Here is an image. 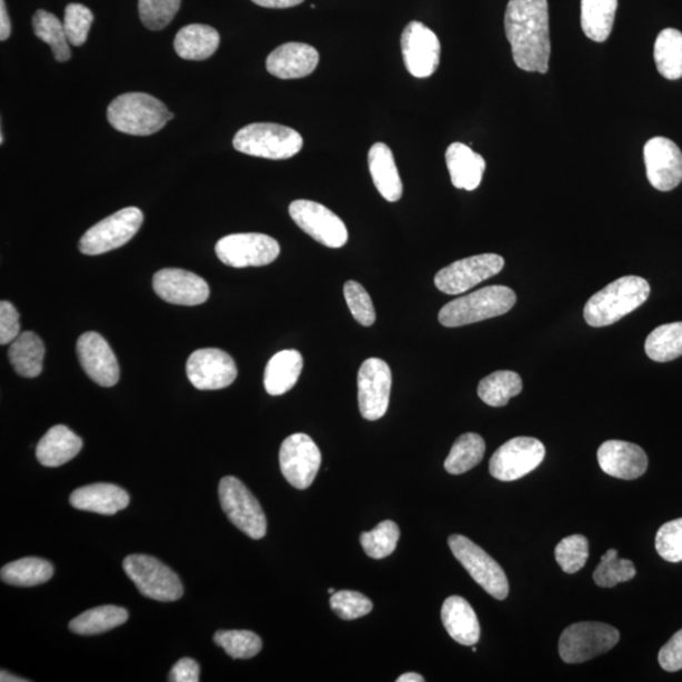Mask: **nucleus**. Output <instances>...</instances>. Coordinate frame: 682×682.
Returning a JSON list of instances; mask_svg holds the SVG:
<instances>
[{
  "instance_id": "nucleus-41",
  "label": "nucleus",
  "mask_w": 682,
  "mask_h": 682,
  "mask_svg": "<svg viewBox=\"0 0 682 682\" xmlns=\"http://www.w3.org/2000/svg\"><path fill=\"white\" fill-rule=\"evenodd\" d=\"M400 528L393 521H383L378 526L361 534V543L368 556L384 559L393 554L400 540Z\"/></svg>"
},
{
  "instance_id": "nucleus-51",
  "label": "nucleus",
  "mask_w": 682,
  "mask_h": 682,
  "mask_svg": "<svg viewBox=\"0 0 682 682\" xmlns=\"http://www.w3.org/2000/svg\"><path fill=\"white\" fill-rule=\"evenodd\" d=\"M171 682H199L200 668L197 661L185 658L180 660L170 672Z\"/></svg>"
},
{
  "instance_id": "nucleus-24",
  "label": "nucleus",
  "mask_w": 682,
  "mask_h": 682,
  "mask_svg": "<svg viewBox=\"0 0 682 682\" xmlns=\"http://www.w3.org/2000/svg\"><path fill=\"white\" fill-rule=\"evenodd\" d=\"M70 503L80 511L112 515L127 509L129 494L116 484L97 483L72 492Z\"/></svg>"
},
{
  "instance_id": "nucleus-43",
  "label": "nucleus",
  "mask_w": 682,
  "mask_h": 682,
  "mask_svg": "<svg viewBox=\"0 0 682 682\" xmlns=\"http://www.w3.org/2000/svg\"><path fill=\"white\" fill-rule=\"evenodd\" d=\"M181 0H140L138 11L146 27L151 31H161L178 14Z\"/></svg>"
},
{
  "instance_id": "nucleus-2",
  "label": "nucleus",
  "mask_w": 682,
  "mask_h": 682,
  "mask_svg": "<svg viewBox=\"0 0 682 682\" xmlns=\"http://www.w3.org/2000/svg\"><path fill=\"white\" fill-rule=\"evenodd\" d=\"M650 292L646 280L638 275H625L608 284L586 302L584 319L593 328L610 327L642 307Z\"/></svg>"
},
{
  "instance_id": "nucleus-1",
  "label": "nucleus",
  "mask_w": 682,
  "mask_h": 682,
  "mask_svg": "<svg viewBox=\"0 0 682 682\" xmlns=\"http://www.w3.org/2000/svg\"><path fill=\"white\" fill-rule=\"evenodd\" d=\"M504 29L518 67L546 73L551 54L548 0H510Z\"/></svg>"
},
{
  "instance_id": "nucleus-37",
  "label": "nucleus",
  "mask_w": 682,
  "mask_h": 682,
  "mask_svg": "<svg viewBox=\"0 0 682 682\" xmlns=\"http://www.w3.org/2000/svg\"><path fill=\"white\" fill-rule=\"evenodd\" d=\"M485 442L481 435L468 432L460 437L445 460L447 472L453 475L464 474L482 462Z\"/></svg>"
},
{
  "instance_id": "nucleus-15",
  "label": "nucleus",
  "mask_w": 682,
  "mask_h": 682,
  "mask_svg": "<svg viewBox=\"0 0 682 682\" xmlns=\"http://www.w3.org/2000/svg\"><path fill=\"white\" fill-rule=\"evenodd\" d=\"M501 255L487 253L465 258L445 267L435 275V285L447 294H460L493 278L503 270Z\"/></svg>"
},
{
  "instance_id": "nucleus-31",
  "label": "nucleus",
  "mask_w": 682,
  "mask_h": 682,
  "mask_svg": "<svg viewBox=\"0 0 682 682\" xmlns=\"http://www.w3.org/2000/svg\"><path fill=\"white\" fill-rule=\"evenodd\" d=\"M44 354L42 339L32 331L21 333L8 350L9 362L24 378H36L42 373Z\"/></svg>"
},
{
  "instance_id": "nucleus-47",
  "label": "nucleus",
  "mask_w": 682,
  "mask_h": 682,
  "mask_svg": "<svg viewBox=\"0 0 682 682\" xmlns=\"http://www.w3.org/2000/svg\"><path fill=\"white\" fill-rule=\"evenodd\" d=\"M344 298L353 318L363 327H372L375 321V310L370 294L361 283L348 281L344 284Z\"/></svg>"
},
{
  "instance_id": "nucleus-23",
  "label": "nucleus",
  "mask_w": 682,
  "mask_h": 682,
  "mask_svg": "<svg viewBox=\"0 0 682 682\" xmlns=\"http://www.w3.org/2000/svg\"><path fill=\"white\" fill-rule=\"evenodd\" d=\"M320 60L317 49L307 43L290 42L280 46L267 58V71L283 79H302L315 71Z\"/></svg>"
},
{
  "instance_id": "nucleus-9",
  "label": "nucleus",
  "mask_w": 682,
  "mask_h": 682,
  "mask_svg": "<svg viewBox=\"0 0 682 682\" xmlns=\"http://www.w3.org/2000/svg\"><path fill=\"white\" fill-rule=\"evenodd\" d=\"M126 574L141 594L159 602H174L183 594L178 574L149 555H129L123 562Z\"/></svg>"
},
{
  "instance_id": "nucleus-11",
  "label": "nucleus",
  "mask_w": 682,
  "mask_h": 682,
  "mask_svg": "<svg viewBox=\"0 0 682 682\" xmlns=\"http://www.w3.org/2000/svg\"><path fill=\"white\" fill-rule=\"evenodd\" d=\"M221 262L233 269L262 267L278 260L281 247L272 237L260 233H239L221 238L215 245Z\"/></svg>"
},
{
  "instance_id": "nucleus-29",
  "label": "nucleus",
  "mask_w": 682,
  "mask_h": 682,
  "mask_svg": "<svg viewBox=\"0 0 682 682\" xmlns=\"http://www.w3.org/2000/svg\"><path fill=\"white\" fill-rule=\"evenodd\" d=\"M220 44L219 32L207 24H189L174 37V51L183 60L202 61L217 52Z\"/></svg>"
},
{
  "instance_id": "nucleus-12",
  "label": "nucleus",
  "mask_w": 682,
  "mask_h": 682,
  "mask_svg": "<svg viewBox=\"0 0 682 682\" xmlns=\"http://www.w3.org/2000/svg\"><path fill=\"white\" fill-rule=\"evenodd\" d=\"M545 455V445L540 440L514 438L495 451L490 462V472L498 481H518L533 472Z\"/></svg>"
},
{
  "instance_id": "nucleus-48",
  "label": "nucleus",
  "mask_w": 682,
  "mask_h": 682,
  "mask_svg": "<svg viewBox=\"0 0 682 682\" xmlns=\"http://www.w3.org/2000/svg\"><path fill=\"white\" fill-rule=\"evenodd\" d=\"M659 555L669 562L682 561V519L670 521L656 534Z\"/></svg>"
},
{
  "instance_id": "nucleus-22",
  "label": "nucleus",
  "mask_w": 682,
  "mask_h": 682,
  "mask_svg": "<svg viewBox=\"0 0 682 682\" xmlns=\"http://www.w3.org/2000/svg\"><path fill=\"white\" fill-rule=\"evenodd\" d=\"M598 463L608 475L633 481L646 473L649 458L632 442L610 440L598 450Z\"/></svg>"
},
{
  "instance_id": "nucleus-4",
  "label": "nucleus",
  "mask_w": 682,
  "mask_h": 682,
  "mask_svg": "<svg viewBox=\"0 0 682 682\" xmlns=\"http://www.w3.org/2000/svg\"><path fill=\"white\" fill-rule=\"evenodd\" d=\"M518 297L505 285H490L447 303L439 312L441 325L459 328L504 315Z\"/></svg>"
},
{
  "instance_id": "nucleus-13",
  "label": "nucleus",
  "mask_w": 682,
  "mask_h": 682,
  "mask_svg": "<svg viewBox=\"0 0 682 682\" xmlns=\"http://www.w3.org/2000/svg\"><path fill=\"white\" fill-rule=\"evenodd\" d=\"M392 372L382 359L371 358L358 373V402L363 419L377 421L389 410Z\"/></svg>"
},
{
  "instance_id": "nucleus-38",
  "label": "nucleus",
  "mask_w": 682,
  "mask_h": 682,
  "mask_svg": "<svg viewBox=\"0 0 682 682\" xmlns=\"http://www.w3.org/2000/svg\"><path fill=\"white\" fill-rule=\"evenodd\" d=\"M646 354L654 362L666 363L682 355V322L661 325L644 343Z\"/></svg>"
},
{
  "instance_id": "nucleus-16",
  "label": "nucleus",
  "mask_w": 682,
  "mask_h": 682,
  "mask_svg": "<svg viewBox=\"0 0 682 682\" xmlns=\"http://www.w3.org/2000/svg\"><path fill=\"white\" fill-rule=\"evenodd\" d=\"M321 465L320 449L309 435L293 434L282 442L280 467L285 481L298 490H308Z\"/></svg>"
},
{
  "instance_id": "nucleus-36",
  "label": "nucleus",
  "mask_w": 682,
  "mask_h": 682,
  "mask_svg": "<svg viewBox=\"0 0 682 682\" xmlns=\"http://www.w3.org/2000/svg\"><path fill=\"white\" fill-rule=\"evenodd\" d=\"M53 575L51 562L39 558H26L11 562L2 569V580L9 585L36 586L41 585Z\"/></svg>"
},
{
  "instance_id": "nucleus-54",
  "label": "nucleus",
  "mask_w": 682,
  "mask_h": 682,
  "mask_svg": "<svg viewBox=\"0 0 682 682\" xmlns=\"http://www.w3.org/2000/svg\"><path fill=\"white\" fill-rule=\"evenodd\" d=\"M423 681H425V679H423L419 674H414V672H409V674H403L398 679V682H423Z\"/></svg>"
},
{
  "instance_id": "nucleus-46",
  "label": "nucleus",
  "mask_w": 682,
  "mask_h": 682,
  "mask_svg": "<svg viewBox=\"0 0 682 682\" xmlns=\"http://www.w3.org/2000/svg\"><path fill=\"white\" fill-rule=\"evenodd\" d=\"M330 606L341 620L353 621L373 611V603L353 590H340L330 598Z\"/></svg>"
},
{
  "instance_id": "nucleus-10",
  "label": "nucleus",
  "mask_w": 682,
  "mask_h": 682,
  "mask_svg": "<svg viewBox=\"0 0 682 682\" xmlns=\"http://www.w3.org/2000/svg\"><path fill=\"white\" fill-rule=\"evenodd\" d=\"M143 224V213L138 208L117 211L82 235L79 249L82 254L99 255L127 244Z\"/></svg>"
},
{
  "instance_id": "nucleus-27",
  "label": "nucleus",
  "mask_w": 682,
  "mask_h": 682,
  "mask_svg": "<svg viewBox=\"0 0 682 682\" xmlns=\"http://www.w3.org/2000/svg\"><path fill=\"white\" fill-rule=\"evenodd\" d=\"M368 164L378 192L387 201H399L403 185L390 147L381 142L373 144L368 153Z\"/></svg>"
},
{
  "instance_id": "nucleus-17",
  "label": "nucleus",
  "mask_w": 682,
  "mask_h": 682,
  "mask_svg": "<svg viewBox=\"0 0 682 682\" xmlns=\"http://www.w3.org/2000/svg\"><path fill=\"white\" fill-rule=\"evenodd\" d=\"M405 69L412 77L425 79L435 73L440 63L441 44L434 31L421 22H410L401 37Z\"/></svg>"
},
{
  "instance_id": "nucleus-5",
  "label": "nucleus",
  "mask_w": 682,
  "mask_h": 682,
  "mask_svg": "<svg viewBox=\"0 0 682 682\" xmlns=\"http://www.w3.org/2000/svg\"><path fill=\"white\" fill-rule=\"evenodd\" d=\"M234 149L248 156L269 160H289L302 150L303 140L290 127L273 123L245 126L233 140Z\"/></svg>"
},
{
  "instance_id": "nucleus-33",
  "label": "nucleus",
  "mask_w": 682,
  "mask_h": 682,
  "mask_svg": "<svg viewBox=\"0 0 682 682\" xmlns=\"http://www.w3.org/2000/svg\"><path fill=\"white\" fill-rule=\"evenodd\" d=\"M128 621V612L117 605H101L87 611L69 624L73 633L81 635L100 634L117 629Z\"/></svg>"
},
{
  "instance_id": "nucleus-56",
  "label": "nucleus",
  "mask_w": 682,
  "mask_h": 682,
  "mask_svg": "<svg viewBox=\"0 0 682 682\" xmlns=\"http://www.w3.org/2000/svg\"><path fill=\"white\" fill-rule=\"evenodd\" d=\"M329 594L333 595L335 593V590L333 588L328 590Z\"/></svg>"
},
{
  "instance_id": "nucleus-26",
  "label": "nucleus",
  "mask_w": 682,
  "mask_h": 682,
  "mask_svg": "<svg viewBox=\"0 0 682 682\" xmlns=\"http://www.w3.org/2000/svg\"><path fill=\"white\" fill-rule=\"evenodd\" d=\"M445 160L451 182L457 189L473 191L481 185L485 171V161L481 154L457 142L448 147Z\"/></svg>"
},
{
  "instance_id": "nucleus-49",
  "label": "nucleus",
  "mask_w": 682,
  "mask_h": 682,
  "mask_svg": "<svg viewBox=\"0 0 682 682\" xmlns=\"http://www.w3.org/2000/svg\"><path fill=\"white\" fill-rule=\"evenodd\" d=\"M20 335V313H18L11 302H0V344L13 343Z\"/></svg>"
},
{
  "instance_id": "nucleus-45",
  "label": "nucleus",
  "mask_w": 682,
  "mask_h": 682,
  "mask_svg": "<svg viewBox=\"0 0 682 682\" xmlns=\"http://www.w3.org/2000/svg\"><path fill=\"white\" fill-rule=\"evenodd\" d=\"M94 14L86 6L71 3L64 9L63 27L71 46L80 48L88 40Z\"/></svg>"
},
{
  "instance_id": "nucleus-50",
  "label": "nucleus",
  "mask_w": 682,
  "mask_h": 682,
  "mask_svg": "<svg viewBox=\"0 0 682 682\" xmlns=\"http://www.w3.org/2000/svg\"><path fill=\"white\" fill-rule=\"evenodd\" d=\"M659 662L665 671L676 672L682 670V630L672 635V639L661 649Z\"/></svg>"
},
{
  "instance_id": "nucleus-34",
  "label": "nucleus",
  "mask_w": 682,
  "mask_h": 682,
  "mask_svg": "<svg viewBox=\"0 0 682 682\" xmlns=\"http://www.w3.org/2000/svg\"><path fill=\"white\" fill-rule=\"evenodd\" d=\"M520 374L511 371H498L484 378L478 385V395L492 408H503L512 398L522 392Z\"/></svg>"
},
{
  "instance_id": "nucleus-53",
  "label": "nucleus",
  "mask_w": 682,
  "mask_h": 682,
  "mask_svg": "<svg viewBox=\"0 0 682 682\" xmlns=\"http://www.w3.org/2000/svg\"><path fill=\"white\" fill-rule=\"evenodd\" d=\"M257 6L264 8L284 9L297 7L303 2V0H252Z\"/></svg>"
},
{
  "instance_id": "nucleus-55",
  "label": "nucleus",
  "mask_w": 682,
  "mask_h": 682,
  "mask_svg": "<svg viewBox=\"0 0 682 682\" xmlns=\"http://www.w3.org/2000/svg\"><path fill=\"white\" fill-rule=\"evenodd\" d=\"M0 676H2V678H0V680H2V682H9V681H12V682H20V681L24 682V681H29V680H24V679H18L17 676L9 674V672H7L4 670H2V675H0Z\"/></svg>"
},
{
  "instance_id": "nucleus-6",
  "label": "nucleus",
  "mask_w": 682,
  "mask_h": 682,
  "mask_svg": "<svg viewBox=\"0 0 682 682\" xmlns=\"http://www.w3.org/2000/svg\"><path fill=\"white\" fill-rule=\"evenodd\" d=\"M621 634L614 626L599 622L571 624L562 632L559 653L566 663H582L615 648Z\"/></svg>"
},
{
  "instance_id": "nucleus-7",
  "label": "nucleus",
  "mask_w": 682,
  "mask_h": 682,
  "mask_svg": "<svg viewBox=\"0 0 682 682\" xmlns=\"http://www.w3.org/2000/svg\"><path fill=\"white\" fill-rule=\"evenodd\" d=\"M221 509L234 526L253 540L267 533V520L260 502L248 488L234 477L221 479L219 484Z\"/></svg>"
},
{
  "instance_id": "nucleus-18",
  "label": "nucleus",
  "mask_w": 682,
  "mask_h": 682,
  "mask_svg": "<svg viewBox=\"0 0 682 682\" xmlns=\"http://www.w3.org/2000/svg\"><path fill=\"white\" fill-rule=\"evenodd\" d=\"M189 380L200 391L227 389L238 375L234 359L223 350L207 348L193 352L187 363Z\"/></svg>"
},
{
  "instance_id": "nucleus-32",
  "label": "nucleus",
  "mask_w": 682,
  "mask_h": 682,
  "mask_svg": "<svg viewBox=\"0 0 682 682\" xmlns=\"http://www.w3.org/2000/svg\"><path fill=\"white\" fill-rule=\"evenodd\" d=\"M619 0H582V29L588 39L604 42L611 36Z\"/></svg>"
},
{
  "instance_id": "nucleus-35",
  "label": "nucleus",
  "mask_w": 682,
  "mask_h": 682,
  "mask_svg": "<svg viewBox=\"0 0 682 682\" xmlns=\"http://www.w3.org/2000/svg\"><path fill=\"white\" fill-rule=\"evenodd\" d=\"M654 62L661 76L668 80L682 78V33L675 29L660 32L654 42Z\"/></svg>"
},
{
  "instance_id": "nucleus-8",
  "label": "nucleus",
  "mask_w": 682,
  "mask_h": 682,
  "mask_svg": "<svg viewBox=\"0 0 682 682\" xmlns=\"http://www.w3.org/2000/svg\"><path fill=\"white\" fill-rule=\"evenodd\" d=\"M449 548L462 564L470 576L481 585L485 592L498 601H504L510 593L509 579H507L500 564L487 552L475 545L462 534L449 538Z\"/></svg>"
},
{
  "instance_id": "nucleus-30",
  "label": "nucleus",
  "mask_w": 682,
  "mask_h": 682,
  "mask_svg": "<svg viewBox=\"0 0 682 682\" xmlns=\"http://www.w3.org/2000/svg\"><path fill=\"white\" fill-rule=\"evenodd\" d=\"M303 359L298 350H282L265 367L264 389L271 395H281L298 383Z\"/></svg>"
},
{
  "instance_id": "nucleus-25",
  "label": "nucleus",
  "mask_w": 682,
  "mask_h": 682,
  "mask_svg": "<svg viewBox=\"0 0 682 682\" xmlns=\"http://www.w3.org/2000/svg\"><path fill=\"white\" fill-rule=\"evenodd\" d=\"M441 620L450 638L463 646H474L481 639V624L464 598L449 596L442 604Z\"/></svg>"
},
{
  "instance_id": "nucleus-40",
  "label": "nucleus",
  "mask_w": 682,
  "mask_h": 682,
  "mask_svg": "<svg viewBox=\"0 0 682 682\" xmlns=\"http://www.w3.org/2000/svg\"><path fill=\"white\" fill-rule=\"evenodd\" d=\"M638 570L631 560L620 559L619 551L608 550L602 556L601 564L594 571V582L601 588H613L621 583L630 582Z\"/></svg>"
},
{
  "instance_id": "nucleus-44",
  "label": "nucleus",
  "mask_w": 682,
  "mask_h": 682,
  "mask_svg": "<svg viewBox=\"0 0 682 682\" xmlns=\"http://www.w3.org/2000/svg\"><path fill=\"white\" fill-rule=\"evenodd\" d=\"M589 556V542L582 534L561 540L555 549L558 564L566 574H575L582 570Z\"/></svg>"
},
{
  "instance_id": "nucleus-42",
  "label": "nucleus",
  "mask_w": 682,
  "mask_h": 682,
  "mask_svg": "<svg viewBox=\"0 0 682 682\" xmlns=\"http://www.w3.org/2000/svg\"><path fill=\"white\" fill-rule=\"evenodd\" d=\"M214 641L232 659H252L262 650L260 635L251 631H219Z\"/></svg>"
},
{
  "instance_id": "nucleus-14",
  "label": "nucleus",
  "mask_w": 682,
  "mask_h": 682,
  "mask_svg": "<svg viewBox=\"0 0 682 682\" xmlns=\"http://www.w3.org/2000/svg\"><path fill=\"white\" fill-rule=\"evenodd\" d=\"M289 211L294 223L320 244L329 248L347 244L348 229L344 221L319 202L297 200Z\"/></svg>"
},
{
  "instance_id": "nucleus-21",
  "label": "nucleus",
  "mask_w": 682,
  "mask_h": 682,
  "mask_svg": "<svg viewBox=\"0 0 682 682\" xmlns=\"http://www.w3.org/2000/svg\"><path fill=\"white\" fill-rule=\"evenodd\" d=\"M77 352L82 370L101 387H113L119 381V364L113 349L108 341L88 331L82 334L77 344Z\"/></svg>"
},
{
  "instance_id": "nucleus-20",
  "label": "nucleus",
  "mask_w": 682,
  "mask_h": 682,
  "mask_svg": "<svg viewBox=\"0 0 682 682\" xmlns=\"http://www.w3.org/2000/svg\"><path fill=\"white\" fill-rule=\"evenodd\" d=\"M157 297L173 305L197 307L208 301L209 284L200 275L179 269H164L153 275Z\"/></svg>"
},
{
  "instance_id": "nucleus-19",
  "label": "nucleus",
  "mask_w": 682,
  "mask_h": 682,
  "mask_svg": "<svg viewBox=\"0 0 682 682\" xmlns=\"http://www.w3.org/2000/svg\"><path fill=\"white\" fill-rule=\"evenodd\" d=\"M648 178L660 191H671L682 181V152L675 142L665 137H654L643 149Z\"/></svg>"
},
{
  "instance_id": "nucleus-3",
  "label": "nucleus",
  "mask_w": 682,
  "mask_h": 682,
  "mask_svg": "<svg viewBox=\"0 0 682 682\" xmlns=\"http://www.w3.org/2000/svg\"><path fill=\"white\" fill-rule=\"evenodd\" d=\"M107 117L118 132L141 137L160 132L173 119L161 100L144 93L117 97L110 103Z\"/></svg>"
},
{
  "instance_id": "nucleus-39",
  "label": "nucleus",
  "mask_w": 682,
  "mask_h": 682,
  "mask_svg": "<svg viewBox=\"0 0 682 682\" xmlns=\"http://www.w3.org/2000/svg\"><path fill=\"white\" fill-rule=\"evenodd\" d=\"M33 31L40 40L51 46L54 60L59 62L70 60V43L64 27L57 16L40 9L33 16Z\"/></svg>"
},
{
  "instance_id": "nucleus-52",
  "label": "nucleus",
  "mask_w": 682,
  "mask_h": 682,
  "mask_svg": "<svg viewBox=\"0 0 682 682\" xmlns=\"http://www.w3.org/2000/svg\"><path fill=\"white\" fill-rule=\"evenodd\" d=\"M12 32L11 20L6 8L4 0H0V40L6 41L9 39Z\"/></svg>"
},
{
  "instance_id": "nucleus-28",
  "label": "nucleus",
  "mask_w": 682,
  "mask_h": 682,
  "mask_svg": "<svg viewBox=\"0 0 682 682\" xmlns=\"http://www.w3.org/2000/svg\"><path fill=\"white\" fill-rule=\"evenodd\" d=\"M82 449V440L63 425L53 427L39 442L36 449L39 462L49 468L67 464L76 458Z\"/></svg>"
}]
</instances>
